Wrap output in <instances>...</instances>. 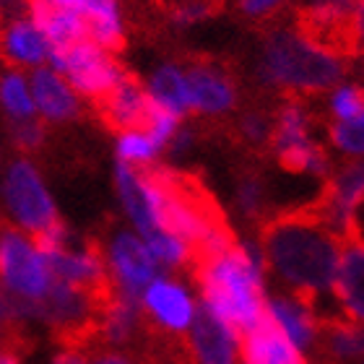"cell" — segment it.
<instances>
[{
  "label": "cell",
  "instance_id": "obj_29",
  "mask_svg": "<svg viewBox=\"0 0 364 364\" xmlns=\"http://www.w3.org/2000/svg\"><path fill=\"white\" fill-rule=\"evenodd\" d=\"M26 14H29V0H0V18H6L8 23L21 21Z\"/></svg>",
  "mask_w": 364,
  "mask_h": 364
},
{
  "label": "cell",
  "instance_id": "obj_24",
  "mask_svg": "<svg viewBox=\"0 0 364 364\" xmlns=\"http://www.w3.org/2000/svg\"><path fill=\"white\" fill-rule=\"evenodd\" d=\"M331 109L338 120H354L364 112V89L359 86H341L331 99Z\"/></svg>",
  "mask_w": 364,
  "mask_h": 364
},
{
  "label": "cell",
  "instance_id": "obj_18",
  "mask_svg": "<svg viewBox=\"0 0 364 364\" xmlns=\"http://www.w3.org/2000/svg\"><path fill=\"white\" fill-rule=\"evenodd\" d=\"M149 94L154 97V102H159L164 109H169L177 117L190 112V94L188 84H185V73L175 65H164L154 73Z\"/></svg>",
  "mask_w": 364,
  "mask_h": 364
},
{
  "label": "cell",
  "instance_id": "obj_19",
  "mask_svg": "<svg viewBox=\"0 0 364 364\" xmlns=\"http://www.w3.org/2000/svg\"><path fill=\"white\" fill-rule=\"evenodd\" d=\"M326 331V343L331 357L336 359H357L364 357V328L354 320H336L328 326H320Z\"/></svg>",
  "mask_w": 364,
  "mask_h": 364
},
{
  "label": "cell",
  "instance_id": "obj_15",
  "mask_svg": "<svg viewBox=\"0 0 364 364\" xmlns=\"http://www.w3.org/2000/svg\"><path fill=\"white\" fill-rule=\"evenodd\" d=\"M0 50L6 60L18 63V65H37L47 58V42L42 31L26 18L8 23L0 37Z\"/></svg>",
  "mask_w": 364,
  "mask_h": 364
},
{
  "label": "cell",
  "instance_id": "obj_20",
  "mask_svg": "<svg viewBox=\"0 0 364 364\" xmlns=\"http://www.w3.org/2000/svg\"><path fill=\"white\" fill-rule=\"evenodd\" d=\"M0 102L14 120H31L34 117L31 91L26 89V81H23L21 73H16V70L0 78Z\"/></svg>",
  "mask_w": 364,
  "mask_h": 364
},
{
  "label": "cell",
  "instance_id": "obj_16",
  "mask_svg": "<svg viewBox=\"0 0 364 364\" xmlns=\"http://www.w3.org/2000/svg\"><path fill=\"white\" fill-rule=\"evenodd\" d=\"M117 190H120L125 211H128L130 221L136 224L138 232L144 237L156 232L159 227H156V221H154L151 200H149V193H146L144 182H141V177H138L133 164H125V161L117 164Z\"/></svg>",
  "mask_w": 364,
  "mask_h": 364
},
{
  "label": "cell",
  "instance_id": "obj_26",
  "mask_svg": "<svg viewBox=\"0 0 364 364\" xmlns=\"http://www.w3.org/2000/svg\"><path fill=\"white\" fill-rule=\"evenodd\" d=\"M14 138L21 149H37L42 144V138H45V130L34 120H16Z\"/></svg>",
  "mask_w": 364,
  "mask_h": 364
},
{
  "label": "cell",
  "instance_id": "obj_34",
  "mask_svg": "<svg viewBox=\"0 0 364 364\" xmlns=\"http://www.w3.org/2000/svg\"><path fill=\"white\" fill-rule=\"evenodd\" d=\"M55 364H89V359L84 357V351L78 349H65L55 357Z\"/></svg>",
  "mask_w": 364,
  "mask_h": 364
},
{
  "label": "cell",
  "instance_id": "obj_12",
  "mask_svg": "<svg viewBox=\"0 0 364 364\" xmlns=\"http://www.w3.org/2000/svg\"><path fill=\"white\" fill-rule=\"evenodd\" d=\"M185 84L190 94V109L208 114H221L235 107V86L221 70L211 65H196L185 73Z\"/></svg>",
  "mask_w": 364,
  "mask_h": 364
},
{
  "label": "cell",
  "instance_id": "obj_17",
  "mask_svg": "<svg viewBox=\"0 0 364 364\" xmlns=\"http://www.w3.org/2000/svg\"><path fill=\"white\" fill-rule=\"evenodd\" d=\"M268 312L273 315V320L279 323V328L287 333V338L294 343L296 349H307L315 336H318V326L312 312L304 307L296 296H279L268 302Z\"/></svg>",
  "mask_w": 364,
  "mask_h": 364
},
{
  "label": "cell",
  "instance_id": "obj_30",
  "mask_svg": "<svg viewBox=\"0 0 364 364\" xmlns=\"http://www.w3.org/2000/svg\"><path fill=\"white\" fill-rule=\"evenodd\" d=\"M349 242L364 245V198L357 203V208L351 211V221H349Z\"/></svg>",
  "mask_w": 364,
  "mask_h": 364
},
{
  "label": "cell",
  "instance_id": "obj_22",
  "mask_svg": "<svg viewBox=\"0 0 364 364\" xmlns=\"http://www.w3.org/2000/svg\"><path fill=\"white\" fill-rule=\"evenodd\" d=\"M117 154L125 164H151L159 154V146L144 133H125L117 141Z\"/></svg>",
  "mask_w": 364,
  "mask_h": 364
},
{
  "label": "cell",
  "instance_id": "obj_25",
  "mask_svg": "<svg viewBox=\"0 0 364 364\" xmlns=\"http://www.w3.org/2000/svg\"><path fill=\"white\" fill-rule=\"evenodd\" d=\"M213 11H216V0H182L172 16H175V21L190 23V21H200L205 16H211Z\"/></svg>",
  "mask_w": 364,
  "mask_h": 364
},
{
  "label": "cell",
  "instance_id": "obj_32",
  "mask_svg": "<svg viewBox=\"0 0 364 364\" xmlns=\"http://www.w3.org/2000/svg\"><path fill=\"white\" fill-rule=\"evenodd\" d=\"M14 312H11V307H8L6 296L0 294V346H6V338L11 336V331H14Z\"/></svg>",
  "mask_w": 364,
  "mask_h": 364
},
{
  "label": "cell",
  "instance_id": "obj_31",
  "mask_svg": "<svg viewBox=\"0 0 364 364\" xmlns=\"http://www.w3.org/2000/svg\"><path fill=\"white\" fill-rule=\"evenodd\" d=\"M279 3H284V0H242L240 8H242L245 16H263V14H271Z\"/></svg>",
  "mask_w": 364,
  "mask_h": 364
},
{
  "label": "cell",
  "instance_id": "obj_14",
  "mask_svg": "<svg viewBox=\"0 0 364 364\" xmlns=\"http://www.w3.org/2000/svg\"><path fill=\"white\" fill-rule=\"evenodd\" d=\"M31 102L47 120L63 122L78 112L76 94L55 70L37 68L31 73Z\"/></svg>",
  "mask_w": 364,
  "mask_h": 364
},
{
  "label": "cell",
  "instance_id": "obj_2",
  "mask_svg": "<svg viewBox=\"0 0 364 364\" xmlns=\"http://www.w3.org/2000/svg\"><path fill=\"white\" fill-rule=\"evenodd\" d=\"M193 268L203 291V304L235 331L237 338H242L266 312L263 255L252 245H235Z\"/></svg>",
  "mask_w": 364,
  "mask_h": 364
},
{
  "label": "cell",
  "instance_id": "obj_27",
  "mask_svg": "<svg viewBox=\"0 0 364 364\" xmlns=\"http://www.w3.org/2000/svg\"><path fill=\"white\" fill-rule=\"evenodd\" d=\"M240 208L247 216H255L263 208V188L258 180H245L240 185Z\"/></svg>",
  "mask_w": 364,
  "mask_h": 364
},
{
  "label": "cell",
  "instance_id": "obj_1",
  "mask_svg": "<svg viewBox=\"0 0 364 364\" xmlns=\"http://www.w3.org/2000/svg\"><path fill=\"white\" fill-rule=\"evenodd\" d=\"M341 250V240L323 224L312 205L284 213L263 227L266 260L302 302L333 291Z\"/></svg>",
  "mask_w": 364,
  "mask_h": 364
},
{
  "label": "cell",
  "instance_id": "obj_37",
  "mask_svg": "<svg viewBox=\"0 0 364 364\" xmlns=\"http://www.w3.org/2000/svg\"><path fill=\"white\" fill-rule=\"evenodd\" d=\"M362 364H364V359H362Z\"/></svg>",
  "mask_w": 364,
  "mask_h": 364
},
{
  "label": "cell",
  "instance_id": "obj_28",
  "mask_svg": "<svg viewBox=\"0 0 364 364\" xmlns=\"http://www.w3.org/2000/svg\"><path fill=\"white\" fill-rule=\"evenodd\" d=\"M242 133L247 141H255V144H263L271 138V122L263 114H247L242 120Z\"/></svg>",
  "mask_w": 364,
  "mask_h": 364
},
{
  "label": "cell",
  "instance_id": "obj_10",
  "mask_svg": "<svg viewBox=\"0 0 364 364\" xmlns=\"http://www.w3.org/2000/svg\"><path fill=\"white\" fill-rule=\"evenodd\" d=\"M242 359L245 364H304L299 349L268 312V302L258 323L242 336Z\"/></svg>",
  "mask_w": 364,
  "mask_h": 364
},
{
  "label": "cell",
  "instance_id": "obj_9",
  "mask_svg": "<svg viewBox=\"0 0 364 364\" xmlns=\"http://www.w3.org/2000/svg\"><path fill=\"white\" fill-rule=\"evenodd\" d=\"M190 354L196 364H237V333L205 304L190 323Z\"/></svg>",
  "mask_w": 364,
  "mask_h": 364
},
{
  "label": "cell",
  "instance_id": "obj_3",
  "mask_svg": "<svg viewBox=\"0 0 364 364\" xmlns=\"http://www.w3.org/2000/svg\"><path fill=\"white\" fill-rule=\"evenodd\" d=\"M260 76L294 91H326L343 78V63L294 31H279L266 42Z\"/></svg>",
  "mask_w": 364,
  "mask_h": 364
},
{
  "label": "cell",
  "instance_id": "obj_13",
  "mask_svg": "<svg viewBox=\"0 0 364 364\" xmlns=\"http://www.w3.org/2000/svg\"><path fill=\"white\" fill-rule=\"evenodd\" d=\"M333 294L354 323H364V245L349 242L341 250Z\"/></svg>",
  "mask_w": 364,
  "mask_h": 364
},
{
  "label": "cell",
  "instance_id": "obj_4",
  "mask_svg": "<svg viewBox=\"0 0 364 364\" xmlns=\"http://www.w3.org/2000/svg\"><path fill=\"white\" fill-rule=\"evenodd\" d=\"M45 255L18 229L0 224V287L14 318H34V307L53 289Z\"/></svg>",
  "mask_w": 364,
  "mask_h": 364
},
{
  "label": "cell",
  "instance_id": "obj_6",
  "mask_svg": "<svg viewBox=\"0 0 364 364\" xmlns=\"http://www.w3.org/2000/svg\"><path fill=\"white\" fill-rule=\"evenodd\" d=\"M6 200L11 213L23 229H31L34 235L58 221V211L50 193L42 185V177L31 161L18 159L11 164L6 177Z\"/></svg>",
  "mask_w": 364,
  "mask_h": 364
},
{
  "label": "cell",
  "instance_id": "obj_7",
  "mask_svg": "<svg viewBox=\"0 0 364 364\" xmlns=\"http://www.w3.org/2000/svg\"><path fill=\"white\" fill-rule=\"evenodd\" d=\"M99 114L109 130L114 133H144L149 136L154 114V97L133 76H122V81L114 86L107 97L97 102Z\"/></svg>",
  "mask_w": 364,
  "mask_h": 364
},
{
  "label": "cell",
  "instance_id": "obj_23",
  "mask_svg": "<svg viewBox=\"0 0 364 364\" xmlns=\"http://www.w3.org/2000/svg\"><path fill=\"white\" fill-rule=\"evenodd\" d=\"M331 138H333V144L341 151L364 156V112L359 117H354V120L336 122L331 128Z\"/></svg>",
  "mask_w": 364,
  "mask_h": 364
},
{
  "label": "cell",
  "instance_id": "obj_36",
  "mask_svg": "<svg viewBox=\"0 0 364 364\" xmlns=\"http://www.w3.org/2000/svg\"><path fill=\"white\" fill-rule=\"evenodd\" d=\"M0 364H21V362H18L16 351H11L8 346H0Z\"/></svg>",
  "mask_w": 364,
  "mask_h": 364
},
{
  "label": "cell",
  "instance_id": "obj_11",
  "mask_svg": "<svg viewBox=\"0 0 364 364\" xmlns=\"http://www.w3.org/2000/svg\"><path fill=\"white\" fill-rule=\"evenodd\" d=\"M141 302H144V310L154 318V323H159L169 333L188 331L196 315V304L188 296V291L167 279H154L141 294Z\"/></svg>",
  "mask_w": 364,
  "mask_h": 364
},
{
  "label": "cell",
  "instance_id": "obj_5",
  "mask_svg": "<svg viewBox=\"0 0 364 364\" xmlns=\"http://www.w3.org/2000/svg\"><path fill=\"white\" fill-rule=\"evenodd\" d=\"M47 58L53 60L55 68L70 78V84L78 94H84L94 102L107 97L125 76V70L89 39H81L65 50H47Z\"/></svg>",
  "mask_w": 364,
  "mask_h": 364
},
{
  "label": "cell",
  "instance_id": "obj_35",
  "mask_svg": "<svg viewBox=\"0 0 364 364\" xmlns=\"http://www.w3.org/2000/svg\"><path fill=\"white\" fill-rule=\"evenodd\" d=\"M354 26H357L359 42L364 45V0H354Z\"/></svg>",
  "mask_w": 364,
  "mask_h": 364
},
{
  "label": "cell",
  "instance_id": "obj_33",
  "mask_svg": "<svg viewBox=\"0 0 364 364\" xmlns=\"http://www.w3.org/2000/svg\"><path fill=\"white\" fill-rule=\"evenodd\" d=\"M89 364H133L128 357H122V354H114V351H99L91 357Z\"/></svg>",
  "mask_w": 364,
  "mask_h": 364
},
{
  "label": "cell",
  "instance_id": "obj_21",
  "mask_svg": "<svg viewBox=\"0 0 364 364\" xmlns=\"http://www.w3.org/2000/svg\"><path fill=\"white\" fill-rule=\"evenodd\" d=\"M144 242H146V247H149V252L154 255V260L161 263V266H182V263L190 260L188 247H185L177 237L167 235V232H161V229H156V232H151L149 237H144Z\"/></svg>",
  "mask_w": 364,
  "mask_h": 364
},
{
  "label": "cell",
  "instance_id": "obj_8",
  "mask_svg": "<svg viewBox=\"0 0 364 364\" xmlns=\"http://www.w3.org/2000/svg\"><path fill=\"white\" fill-rule=\"evenodd\" d=\"M109 268L120 294L136 302H141V294L159 273V263L154 260L144 240H138L136 235L114 237L109 245Z\"/></svg>",
  "mask_w": 364,
  "mask_h": 364
}]
</instances>
